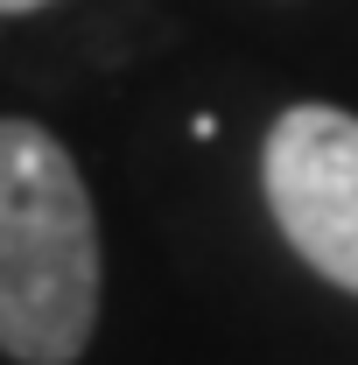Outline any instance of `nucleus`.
I'll use <instances>...</instances> for the list:
<instances>
[{"label": "nucleus", "instance_id": "obj_3", "mask_svg": "<svg viewBox=\"0 0 358 365\" xmlns=\"http://www.w3.org/2000/svg\"><path fill=\"white\" fill-rule=\"evenodd\" d=\"M29 7H43V0H0V14H29Z\"/></svg>", "mask_w": 358, "mask_h": 365}, {"label": "nucleus", "instance_id": "obj_2", "mask_svg": "<svg viewBox=\"0 0 358 365\" xmlns=\"http://www.w3.org/2000/svg\"><path fill=\"white\" fill-rule=\"evenodd\" d=\"M260 169L281 239L323 281L358 295V120L337 106H288Z\"/></svg>", "mask_w": 358, "mask_h": 365}, {"label": "nucleus", "instance_id": "obj_1", "mask_svg": "<svg viewBox=\"0 0 358 365\" xmlns=\"http://www.w3.org/2000/svg\"><path fill=\"white\" fill-rule=\"evenodd\" d=\"M98 323V218L78 162L36 127L0 120V351L71 365Z\"/></svg>", "mask_w": 358, "mask_h": 365}]
</instances>
